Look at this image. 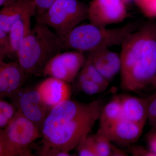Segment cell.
Wrapping results in <instances>:
<instances>
[{"mask_svg": "<svg viewBox=\"0 0 156 156\" xmlns=\"http://www.w3.org/2000/svg\"><path fill=\"white\" fill-rule=\"evenodd\" d=\"M103 102L67 99L52 108L41 129L43 145L69 152L89 135L99 120Z\"/></svg>", "mask_w": 156, "mask_h": 156, "instance_id": "cell-1", "label": "cell"}, {"mask_svg": "<svg viewBox=\"0 0 156 156\" xmlns=\"http://www.w3.org/2000/svg\"><path fill=\"white\" fill-rule=\"evenodd\" d=\"M121 87L138 92L151 85L156 72V22L149 19L121 45Z\"/></svg>", "mask_w": 156, "mask_h": 156, "instance_id": "cell-2", "label": "cell"}, {"mask_svg": "<svg viewBox=\"0 0 156 156\" xmlns=\"http://www.w3.org/2000/svg\"><path fill=\"white\" fill-rule=\"evenodd\" d=\"M65 51L61 39L48 26L37 23L17 50V62L28 75L42 74L51 58Z\"/></svg>", "mask_w": 156, "mask_h": 156, "instance_id": "cell-3", "label": "cell"}, {"mask_svg": "<svg viewBox=\"0 0 156 156\" xmlns=\"http://www.w3.org/2000/svg\"><path fill=\"white\" fill-rule=\"evenodd\" d=\"M142 24L137 20L121 27L108 28L90 23H80L62 39V41L65 50L89 53L116 45L121 46L128 35L138 30Z\"/></svg>", "mask_w": 156, "mask_h": 156, "instance_id": "cell-4", "label": "cell"}, {"mask_svg": "<svg viewBox=\"0 0 156 156\" xmlns=\"http://www.w3.org/2000/svg\"><path fill=\"white\" fill-rule=\"evenodd\" d=\"M41 136L34 123L17 110L13 119L0 130V156H33L31 145Z\"/></svg>", "mask_w": 156, "mask_h": 156, "instance_id": "cell-5", "label": "cell"}, {"mask_svg": "<svg viewBox=\"0 0 156 156\" xmlns=\"http://www.w3.org/2000/svg\"><path fill=\"white\" fill-rule=\"evenodd\" d=\"M88 5L79 0H56L44 14L36 17L37 23L53 28L60 39L87 19Z\"/></svg>", "mask_w": 156, "mask_h": 156, "instance_id": "cell-6", "label": "cell"}, {"mask_svg": "<svg viewBox=\"0 0 156 156\" xmlns=\"http://www.w3.org/2000/svg\"><path fill=\"white\" fill-rule=\"evenodd\" d=\"M87 60L84 53L76 50L60 52L49 60L42 75L67 83L74 80Z\"/></svg>", "mask_w": 156, "mask_h": 156, "instance_id": "cell-7", "label": "cell"}, {"mask_svg": "<svg viewBox=\"0 0 156 156\" xmlns=\"http://www.w3.org/2000/svg\"><path fill=\"white\" fill-rule=\"evenodd\" d=\"M129 16L122 0H91L88 5L89 23L101 27L120 23Z\"/></svg>", "mask_w": 156, "mask_h": 156, "instance_id": "cell-8", "label": "cell"}, {"mask_svg": "<svg viewBox=\"0 0 156 156\" xmlns=\"http://www.w3.org/2000/svg\"><path fill=\"white\" fill-rule=\"evenodd\" d=\"M11 101L17 110L41 131L51 108L43 100L37 89H22Z\"/></svg>", "mask_w": 156, "mask_h": 156, "instance_id": "cell-9", "label": "cell"}, {"mask_svg": "<svg viewBox=\"0 0 156 156\" xmlns=\"http://www.w3.org/2000/svg\"><path fill=\"white\" fill-rule=\"evenodd\" d=\"M28 75L18 62L0 61V97L12 99L21 90Z\"/></svg>", "mask_w": 156, "mask_h": 156, "instance_id": "cell-10", "label": "cell"}, {"mask_svg": "<svg viewBox=\"0 0 156 156\" xmlns=\"http://www.w3.org/2000/svg\"><path fill=\"white\" fill-rule=\"evenodd\" d=\"M86 57L109 83L121 71L120 55L109 48L89 52Z\"/></svg>", "mask_w": 156, "mask_h": 156, "instance_id": "cell-11", "label": "cell"}, {"mask_svg": "<svg viewBox=\"0 0 156 156\" xmlns=\"http://www.w3.org/2000/svg\"><path fill=\"white\" fill-rule=\"evenodd\" d=\"M37 89L50 108L69 99L71 95L70 88L67 83L52 77L41 83Z\"/></svg>", "mask_w": 156, "mask_h": 156, "instance_id": "cell-12", "label": "cell"}, {"mask_svg": "<svg viewBox=\"0 0 156 156\" xmlns=\"http://www.w3.org/2000/svg\"><path fill=\"white\" fill-rule=\"evenodd\" d=\"M123 118L144 128L147 121V102L146 98L133 95H120Z\"/></svg>", "mask_w": 156, "mask_h": 156, "instance_id": "cell-13", "label": "cell"}, {"mask_svg": "<svg viewBox=\"0 0 156 156\" xmlns=\"http://www.w3.org/2000/svg\"><path fill=\"white\" fill-rule=\"evenodd\" d=\"M143 128L137 124L123 119L104 134L112 142L122 146H128L138 141Z\"/></svg>", "mask_w": 156, "mask_h": 156, "instance_id": "cell-14", "label": "cell"}, {"mask_svg": "<svg viewBox=\"0 0 156 156\" xmlns=\"http://www.w3.org/2000/svg\"><path fill=\"white\" fill-rule=\"evenodd\" d=\"M35 4L30 7L11 26L9 33L11 48V57H17L19 45L31 30V18L36 15Z\"/></svg>", "mask_w": 156, "mask_h": 156, "instance_id": "cell-15", "label": "cell"}, {"mask_svg": "<svg viewBox=\"0 0 156 156\" xmlns=\"http://www.w3.org/2000/svg\"><path fill=\"white\" fill-rule=\"evenodd\" d=\"M34 4V0H17L2 7L0 11V29L9 33L12 25Z\"/></svg>", "mask_w": 156, "mask_h": 156, "instance_id": "cell-16", "label": "cell"}, {"mask_svg": "<svg viewBox=\"0 0 156 156\" xmlns=\"http://www.w3.org/2000/svg\"><path fill=\"white\" fill-rule=\"evenodd\" d=\"M123 119L119 95H115L106 105H104L99 119V129L106 133Z\"/></svg>", "mask_w": 156, "mask_h": 156, "instance_id": "cell-17", "label": "cell"}, {"mask_svg": "<svg viewBox=\"0 0 156 156\" xmlns=\"http://www.w3.org/2000/svg\"><path fill=\"white\" fill-rule=\"evenodd\" d=\"M94 139L95 149L98 156H127L126 152L113 145L103 131L98 129L94 134Z\"/></svg>", "mask_w": 156, "mask_h": 156, "instance_id": "cell-18", "label": "cell"}, {"mask_svg": "<svg viewBox=\"0 0 156 156\" xmlns=\"http://www.w3.org/2000/svg\"><path fill=\"white\" fill-rule=\"evenodd\" d=\"M76 78V87L78 91L83 92L87 95H95L105 90L100 85L91 80L81 70Z\"/></svg>", "mask_w": 156, "mask_h": 156, "instance_id": "cell-19", "label": "cell"}, {"mask_svg": "<svg viewBox=\"0 0 156 156\" xmlns=\"http://www.w3.org/2000/svg\"><path fill=\"white\" fill-rule=\"evenodd\" d=\"M17 109L13 103L1 98L0 100V130L6 128L15 117Z\"/></svg>", "mask_w": 156, "mask_h": 156, "instance_id": "cell-20", "label": "cell"}, {"mask_svg": "<svg viewBox=\"0 0 156 156\" xmlns=\"http://www.w3.org/2000/svg\"><path fill=\"white\" fill-rule=\"evenodd\" d=\"M81 71L86 74L91 80L100 85L105 90L107 89L110 83L88 59H87Z\"/></svg>", "mask_w": 156, "mask_h": 156, "instance_id": "cell-21", "label": "cell"}, {"mask_svg": "<svg viewBox=\"0 0 156 156\" xmlns=\"http://www.w3.org/2000/svg\"><path fill=\"white\" fill-rule=\"evenodd\" d=\"M78 156H98L95 149L94 135H88L76 147Z\"/></svg>", "mask_w": 156, "mask_h": 156, "instance_id": "cell-22", "label": "cell"}, {"mask_svg": "<svg viewBox=\"0 0 156 156\" xmlns=\"http://www.w3.org/2000/svg\"><path fill=\"white\" fill-rule=\"evenodd\" d=\"M134 2L145 17L149 19L156 17V0H134Z\"/></svg>", "mask_w": 156, "mask_h": 156, "instance_id": "cell-23", "label": "cell"}, {"mask_svg": "<svg viewBox=\"0 0 156 156\" xmlns=\"http://www.w3.org/2000/svg\"><path fill=\"white\" fill-rule=\"evenodd\" d=\"M11 48L8 33L0 29V61L11 58Z\"/></svg>", "mask_w": 156, "mask_h": 156, "instance_id": "cell-24", "label": "cell"}, {"mask_svg": "<svg viewBox=\"0 0 156 156\" xmlns=\"http://www.w3.org/2000/svg\"><path fill=\"white\" fill-rule=\"evenodd\" d=\"M147 121L152 129L156 130V92L147 98Z\"/></svg>", "mask_w": 156, "mask_h": 156, "instance_id": "cell-25", "label": "cell"}, {"mask_svg": "<svg viewBox=\"0 0 156 156\" xmlns=\"http://www.w3.org/2000/svg\"><path fill=\"white\" fill-rule=\"evenodd\" d=\"M39 155L44 156H70L69 152L64 151L51 147L42 145L39 151Z\"/></svg>", "mask_w": 156, "mask_h": 156, "instance_id": "cell-26", "label": "cell"}, {"mask_svg": "<svg viewBox=\"0 0 156 156\" xmlns=\"http://www.w3.org/2000/svg\"><path fill=\"white\" fill-rule=\"evenodd\" d=\"M127 152L134 156H156L155 154L149 149L140 145H133L127 150Z\"/></svg>", "mask_w": 156, "mask_h": 156, "instance_id": "cell-27", "label": "cell"}, {"mask_svg": "<svg viewBox=\"0 0 156 156\" xmlns=\"http://www.w3.org/2000/svg\"><path fill=\"white\" fill-rule=\"evenodd\" d=\"M56 0H34L36 6V15L44 14Z\"/></svg>", "mask_w": 156, "mask_h": 156, "instance_id": "cell-28", "label": "cell"}, {"mask_svg": "<svg viewBox=\"0 0 156 156\" xmlns=\"http://www.w3.org/2000/svg\"><path fill=\"white\" fill-rule=\"evenodd\" d=\"M145 137L149 149L156 155V130L152 129Z\"/></svg>", "mask_w": 156, "mask_h": 156, "instance_id": "cell-29", "label": "cell"}, {"mask_svg": "<svg viewBox=\"0 0 156 156\" xmlns=\"http://www.w3.org/2000/svg\"><path fill=\"white\" fill-rule=\"evenodd\" d=\"M17 0H0V6L1 7L8 5L17 2Z\"/></svg>", "mask_w": 156, "mask_h": 156, "instance_id": "cell-30", "label": "cell"}, {"mask_svg": "<svg viewBox=\"0 0 156 156\" xmlns=\"http://www.w3.org/2000/svg\"><path fill=\"white\" fill-rule=\"evenodd\" d=\"M151 86L154 89H156V72L153 81L152 83Z\"/></svg>", "mask_w": 156, "mask_h": 156, "instance_id": "cell-31", "label": "cell"}, {"mask_svg": "<svg viewBox=\"0 0 156 156\" xmlns=\"http://www.w3.org/2000/svg\"><path fill=\"white\" fill-rule=\"evenodd\" d=\"M122 1L127 5L128 4L131 3V2H134V0H122Z\"/></svg>", "mask_w": 156, "mask_h": 156, "instance_id": "cell-32", "label": "cell"}]
</instances>
